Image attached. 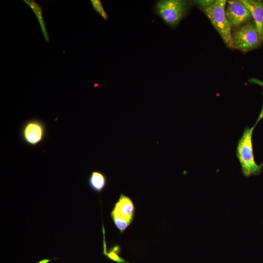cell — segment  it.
Here are the masks:
<instances>
[{
	"label": "cell",
	"instance_id": "1",
	"mask_svg": "<svg viewBox=\"0 0 263 263\" xmlns=\"http://www.w3.org/2000/svg\"><path fill=\"white\" fill-rule=\"evenodd\" d=\"M263 118V106L261 112L253 126L246 127L239 139L236 155L240 164L242 174L246 178L259 175L262 172L263 162L258 165L255 160L253 151L252 136L258 123Z\"/></svg>",
	"mask_w": 263,
	"mask_h": 263
},
{
	"label": "cell",
	"instance_id": "2",
	"mask_svg": "<svg viewBox=\"0 0 263 263\" xmlns=\"http://www.w3.org/2000/svg\"><path fill=\"white\" fill-rule=\"evenodd\" d=\"M190 2L184 0H161L154 7V13L170 28L176 27L186 16Z\"/></svg>",
	"mask_w": 263,
	"mask_h": 263
},
{
	"label": "cell",
	"instance_id": "3",
	"mask_svg": "<svg viewBox=\"0 0 263 263\" xmlns=\"http://www.w3.org/2000/svg\"><path fill=\"white\" fill-rule=\"evenodd\" d=\"M226 3L225 0H216L213 5L203 8L202 10L225 44L228 47L233 48L232 26L226 16Z\"/></svg>",
	"mask_w": 263,
	"mask_h": 263
},
{
	"label": "cell",
	"instance_id": "4",
	"mask_svg": "<svg viewBox=\"0 0 263 263\" xmlns=\"http://www.w3.org/2000/svg\"><path fill=\"white\" fill-rule=\"evenodd\" d=\"M261 41L256 25L251 21L232 32L233 48L243 52L257 48Z\"/></svg>",
	"mask_w": 263,
	"mask_h": 263
},
{
	"label": "cell",
	"instance_id": "5",
	"mask_svg": "<svg viewBox=\"0 0 263 263\" xmlns=\"http://www.w3.org/2000/svg\"><path fill=\"white\" fill-rule=\"evenodd\" d=\"M47 128L44 122L38 118H32L25 121L20 130L22 141L30 146H36L45 139Z\"/></svg>",
	"mask_w": 263,
	"mask_h": 263
},
{
	"label": "cell",
	"instance_id": "6",
	"mask_svg": "<svg viewBox=\"0 0 263 263\" xmlns=\"http://www.w3.org/2000/svg\"><path fill=\"white\" fill-rule=\"evenodd\" d=\"M225 14L232 27L237 28L250 22L252 18L250 12L241 0H228Z\"/></svg>",
	"mask_w": 263,
	"mask_h": 263
},
{
	"label": "cell",
	"instance_id": "7",
	"mask_svg": "<svg viewBox=\"0 0 263 263\" xmlns=\"http://www.w3.org/2000/svg\"><path fill=\"white\" fill-rule=\"evenodd\" d=\"M111 213L132 223L135 214V207L132 201L129 197L121 193Z\"/></svg>",
	"mask_w": 263,
	"mask_h": 263
},
{
	"label": "cell",
	"instance_id": "8",
	"mask_svg": "<svg viewBox=\"0 0 263 263\" xmlns=\"http://www.w3.org/2000/svg\"><path fill=\"white\" fill-rule=\"evenodd\" d=\"M253 18L261 41H263V2L260 0H241Z\"/></svg>",
	"mask_w": 263,
	"mask_h": 263
},
{
	"label": "cell",
	"instance_id": "9",
	"mask_svg": "<svg viewBox=\"0 0 263 263\" xmlns=\"http://www.w3.org/2000/svg\"><path fill=\"white\" fill-rule=\"evenodd\" d=\"M90 188L96 193H101L106 187L108 179L106 175L100 171H92L88 177Z\"/></svg>",
	"mask_w": 263,
	"mask_h": 263
},
{
	"label": "cell",
	"instance_id": "10",
	"mask_svg": "<svg viewBox=\"0 0 263 263\" xmlns=\"http://www.w3.org/2000/svg\"><path fill=\"white\" fill-rule=\"evenodd\" d=\"M28 4L36 15L40 24L44 39L47 42H49V36L46 30L45 23L42 16V7L34 0H23Z\"/></svg>",
	"mask_w": 263,
	"mask_h": 263
},
{
	"label": "cell",
	"instance_id": "11",
	"mask_svg": "<svg viewBox=\"0 0 263 263\" xmlns=\"http://www.w3.org/2000/svg\"><path fill=\"white\" fill-rule=\"evenodd\" d=\"M102 232L104 236L103 254L110 260L118 263H131L127 262L119 256V254L120 251V247L118 244H115L112 247L109 251H107L105 238V229L103 225L102 226Z\"/></svg>",
	"mask_w": 263,
	"mask_h": 263
},
{
	"label": "cell",
	"instance_id": "12",
	"mask_svg": "<svg viewBox=\"0 0 263 263\" xmlns=\"http://www.w3.org/2000/svg\"><path fill=\"white\" fill-rule=\"evenodd\" d=\"M111 216L114 225L120 231L121 234L124 232L131 223L129 221L122 218L113 213H111Z\"/></svg>",
	"mask_w": 263,
	"mask_h": 263
},
{
	"label": "cell",
	"instance_id": "13",
	"mask_svg": "<svg viewBox=\"0 0 263 263\" xmlns=\"http://www.w3.org/2000/svg\"><path fill=\"white\" fill-rule=\"evenodd\" d=\"M93 9L97 12L104 20H106L108 19V16L105 11L102 3L99 0H91Z\"/></svg>",
	"mask_w": 263,
	"mask_h": 263
},
{
	"label": "cell",
	"instance_id": "14",
	"mask_svg": "<svg viewBox=\"0 0 263 263\" xmlns=\"http://www.w3.org/2000/svg\"><path fill=\"white\" fill-rule=\"evenodd\" d=\"M215 0H195L194 2L198 6L203 8H206L209 7L213 5Z\"/></svg>",
	"mask_w": 263,
	"mask_h": 263
},
{
	"label": "cell",
	"instance_id": "15",
	"mask_svg": "<svg viewBox=\"0 0 263 263\" xmlns=\"http://www.w3.org/2000/svg\"><path fill=\"white\" fill-rule=\"evenodd\" d=\"M50 261L48 259H43L41 261H40L39 262H38L37 263H48Z\"/></svg>",
	"mask_w": 263,
	"mask_h": 263
}]
</instances>
